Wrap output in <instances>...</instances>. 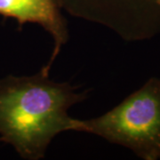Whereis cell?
<instances>
[{
    "instance_id": "6da1fadb",
    "label": "cell",
    "mask_w": 160,
    "mask_h": 160,
    "mask_svg": "<svg viewBox=\"0 0 160 160\" xmlns=\"http://www.w3.org/2000/svg\"><path fill=\"white\" fill-rule=\"evenodd\" d=\"M41 68L32 76L0 79V142L11 144L21 158H45L52 141L63 132L77 131L78 119L69 115L87 92L57 83Z\"/></svg>"
},
{
    "instance_id": "7a4b0ae2",
    "label": "cell",
    "mask_w": 160,
    "mask_h": 160,
    "mask_svg": "<svg viewBox=\"0 0 160 160\" xmlns=\"http://www.w3.org/2000/svg\"><path fill=\"white\" fill-rule=\"evenodd\" d=\"M77 132L126 147L142 159H160V79L149 78L100 117L78 119Z\"/></svg>"
},
{
    "instance_id": "3957f363",
    "label": "cell",
    "mask_w": 160,
    "mask_h": 160,
    "mask_svg": "<svg viewBox=\"0 0 160 160\" xmlns=\"http://www.w3.org/2000/svg\"><path fill=\"white\" fill-rule=\"evenodd\" d=\"M70 15L100 24L126 42L160 36V0H57Z\"/></svg>"
},
{
    "instance_id": "277c9868",
    "label": "cell",
    "mask_w": 160,
    "mask_h": 160,
    "mask_svg": "<svg viewBox=\"0 0 160 160\" xmlns=\"http://www.w3.org/2000/svg\"><path fill=\"white\" fill-rule=\"evenodd\" d=\"M57 0H0V15L14 19L18 29L26 23L38 24L51 36L53 48L43 68L51 70L52 63L69 40V28Z\"/></svg>"
}]
</instances>
